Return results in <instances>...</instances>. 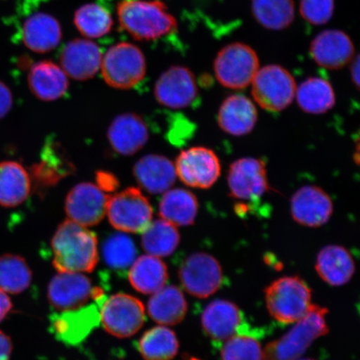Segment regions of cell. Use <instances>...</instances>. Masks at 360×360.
Instances as JSON below:
<instances>
[{
	"mask_svg": "<svg viewBox=\"0 0 360 360\" xmlns=\"http://www.w3.org/2000/svg\"><path fill=\"white\" fill-rule=\"evenodd\" d=\"M129 271V280L135 290L143 295H154L167 283V265L150 255L135 259Z\"/></svg>",
	"mask_w": 360,
	"mask_h": 360,
	"instance_id": "29",
	"label": "cell"
},
{
	"mask_svg": "<svg viewBox=\"0 0 360 360\" xmlns=\"http://www.w3.org/2000/svg\"><path fill=\"white\" fill-rule=\"evenodd\" d=\"M295 98L301 110L310 115H322L335 105L334 89L328 80L309 78L297 86Z\"/></svg>",
	"mask_w": 360,
	"mask_h": 360,
	"instance_id": "32",
	"label": "cell"
},
{
	"mask_svg": "<svg viewBox=\"0 0 360 360\" xmlns=\"http://www.w3.org/2000/svg\"><path fill=\"white\" fill-rule=\"evenodd\" d=\"M41 158V162L32 169L33 178L38 186L51 187L73 173L74 165L67 159L64 150L56 141H48L45 143Z\"/></svg>",
	"mask_w": 360,
	"mask_h": 360,
	"instance_id": "31",
	"label": "cell"
},
{
	"mask_svg": "<svg viewBox=\"0 0 360 360\" xmlns=\"http://www.w3.org/2000/svg\"><path fill=\"white\" fill-rule=\"evenodd\" d=\"M229 195L238 200H255L270 188L266 165L262 160L246 157L229 166L228 173Z\"/></svg>",
	"mask_w": 360,
	"mask_h": 360,
	"instance_id": "13",
	"label": "cell"
},
{
	"mask_svg": "<svg viewBox=\"0 0 360 360\" xmlns=\"http://www.w3.org/2000/svg\"><path fill=\"white\" fill-rule=\"evenodd\" d=\"M176 335L165 326L150 328L139 341V349L145 360H172L178 354Z\"/></svg>",
	"mask_w": 360,
	"mask_h": 360,
	"instance_id": "34",
	"label": "cell"
},
{
	"mask_svg": "<svg viewBox=\"0 0 360 360\" xmlns=\"http://www.w3.org/2000/svg\"><path fill=\"white\" fill-rule=\"evenodd\" d=\"M173 224L163 219L152 221L142 233L141 244L148 255L155 257H167L176 250L180 236Z\"/></svg>",
	"mask_w": 360,
	"mask_h": 360,
	"instance_id": "33",
	"label": "cell"
},
{
	"mask_svg": "<svg viewBox=\"0 0 360 360\" xmlns=\"http://www.w3.org/2000/svg\"><path fill=\"white\" fill-rule=\"evenodd\" d=\"M22 39L25 46L30 51L39 53L51 51L61 41L60 22L48 13H35L25 22Z\"/></svg>",
	"mask_w": 360,
	"mask_h": 360,
	"instance_id": "25",
	"label": "cell"
},
{
	"mask_svg": "<svg viewBox=\"0 0 360 360\" xmlns=\"http://www.w3.org/2000/svg\"><path fill=\"white\" fill-rule=\"evenodd\" d=\"M103 79L110 87L129 89L141 82L146 75V60L143 52L130 43L114 45L102 58Z\"/></svg>",
	"mask_w": 360,
	"mask_h": 360,
	"instance_id": "5",
	"label": "cell"
},
{
	"mask_svg": "<svg viewBox=\"0 0 360 360\" xmlns=\"http://www.w3.org/2000/svg\"><path fill=\"white\" fill-rule=\"evenodd\" d=\"M188 304L181 290L169 285L152 295L148 303V314L161 326H175L184 321Z\"/></svg>",
	"mask_w": 360,
	"mask_h": 360,
	"instance_id": "28",
	"label": "cell"
},
{
	"mask_svg": "<svg viewBox=\"0 0 360 360\" xmlns=\"http://www.w3.org/2000/svg\"><path fill=\"white\" fill-rule=\"evenodd\" d=\"M221 360H264V350L254 336L237 335L225 341Z\"/></svg>",
	"mask_w": 360,
	"mask_h": 360,
	"instance_id": "39",
	"label": "cell"
},
{
	"mask_svg": "<svg viewBox=\"0 0 360 360\" xmlns=\"http://www.w3.org/2000/svg\"><path fill=\"white\" fill-rule=\"evenodd\" d=\"M259 69V60L253 49L244 43L226 45L218 53L214 70L224 88L244 89L252 83Z\"/></svg>",
	"mask_w": 360,
	"mask_h": 360,
	"instance_id": "7",
	"label": "cell"
},
{
	"mask_svg": "<svg viewBox=\"0 0 360 360\" xmlns=\"http://www.w3.org/2000/svg\"><path fill=\"white\" fill-rule=\"evenodd\" d=\"M103 256L110 267L123 269L131 266L136 248L132 238L121 232L108 238L103 247Z\"/></svg>",
	"mask_w": 360,
	"mask_h": 360,
	"instance_id": "38",
	"label": "cell"
},
{
	"mask_svg": "<svg viewBox=\"0 0 360 360\" xmlns=\"http://www.w3.org/2000/svg\"><path fill=\"white\" fill-rule=\"evenodd\" d=\"M109 198L96 184L80 183L68 193L65 212L72 221L87 228L94 226L105 218Z\"/></svg>",
	"mask_w": 360,
	"mask_h": 360,
	"instance_id": "14",
	"label": "cell"
},
{
	"mask_svg": "<svg viewBox=\"0 0 360 360\" xmlns=\"http://www.w3.org/2000/svg\"><path fill=\"white\" fill-rule=\"evenodd\" d=\"M290 210L295 222L305 227L317 228L330 219L334 205L323 188L307 186L299 188L292 196Z\"/></svg>",
	"mask_w": 360,
	"mask_h": 360,
	"instance_id": "17",
	"label": "cell"
},
{
	"mask_svg": "<svg viewBox=\"0 0 360 360\" xmlns=\"http://www.w3.org/2000/svg\"><path fill=\"white\" fill-rule=\"evenodd\" d=\"M202 327L214 341H226L247 331L244 314L231 301L217 300L206 306L201 316Z\"/></svg>",
	"mask_w": 360,
	"mask_h": 360,
	"instance_id": "18",
	"label": "cell"
},
{
	"mask_svg": "<svg viewBox=\"0 0 360 360\" xmlns=\"http://www.w3.org/2000/svg\"><path fill=\"white\" fill-rule=\"evenodd\" d=\"M146 321V309L136 297L116 294L103 301L101 322L105 330L117 338H129L141 330Z\"/></svg>",
	"mask_w": 360,
	"mask_h": 360,
	"instance_id": "9",
	"label": "cell"
},
{
	"mask_svg": "<svg viewBox=\"0 0 360 360\" xmlns=\"http://www.w3.org/2000/svg\"><path fill=\"white\" fill-rule=\"evenodd\" d=\"M179 276L188 294L206 299L217 292L223 283V270L219 261L205 253L193 254L184 260Z\"/></svg>",
	"mask_w": 360,
	"mask_h": 360,
	"instance_id": "11",
	"label": "cell"
},
{
	"mask_svg": "<svg viewBox=\"0 0 360 360\" xmlns=\"http://www.w3.org/2000/svg\"><path fill=\"white\" fill-rule=\"evenodd\" d=\"M315 269L322 280L331 286H342L352 278L355 264L345 248L328 245L319 252Z\"/></svg>",
	"mask_w": 360,
	"mask_h": 360,
	"instance_id": "26",
	"label": "cell"
},
{
	"mask_svg": "<svg viewBox=\"0 0 360 360\" xmlns=\"http://www.w3.org/2000/svg\"><path fill=\"white\" fill-rule=\"evenodd\" d=\"M198 93L195 75L184 66L170 67L160 76L155 85L156 101L172 110L191 105Z\"/></svg>",
	"mask_w": 360,
	"mask_h": 360,
	"instance_id": "15",
	"label": "cell"
},
{
	"mask_svg": "<svg viewBox=\"0 0 360 360\" xmlns=\"http://www.w3.org/2000/svg\"><path fill=\"white\" fill-rule=\"evenodd\" d=\"M106 214L112 226L126 233H143L153 219L150 201L134 187L110 196Z\"/></svg>",
	"mask_w": 360,
	"mask_h": 360,
	"instance_id": "8",
	"label": "cell"
},
{
	"mask_svg": "<svg viewBox=\"0 0 360 360\" xmlns=\"http://www.w3.org/2000/svg\"><path fill=\"white\" fill-rule=\"evenodd\" d=\"M252 12L260 25L268 30H282L295 20L294 0H252Z\"/></svg>",
	"mask_w": 360,
	"mask_h": 360,
	"instance_id": "35",
	"label": "cell"
},
{
	"mask_svg": "<svg viewBox=\"0 0 360 360\" xmlns=\"http://www.w3.org/2000/svg\"><path fill=\"white\" fill-rule=\"evenodd\" d=\"M257 121L258 111L254 102L243 94L229 96L219 107V128L233 136H244L251 133Z\"/></svg>",
	"mask_w": 360,
	"mask_h": 360,
	"instance_id": "23",
	"label": "cell"
},
{
	"mask_svg": "<svg viewBox=\"0 0 360 360\" xmlns=\"http://www.w3.org/2000/svg\"><path fill=\"white\" fill-rule=\"evenodd\" d=\"M32 280V271L22 256H0V290L7 294L19 295L28 289Z\"/></svg>",
	"mask_w": 360,
	"mask_h": 360,
	"instance_id": "36",
	"label": "cell"
},
{
	"mask_svg": "<svg viewBox=\"0 0 360 360\" xmlns=\"http://www.w3.org/2000/svg\"><path fill=\"white\" fill-rule=\"evenodd\" d=\"M177 177L186 186L208 190L221 174L217 155L209 148L196 146L180 152L174 163Z\"/></svg>",
	"mask_w": 360,
	"mask_h": 360,
	"instance_id": "10",
	"label": "cell"
},
{
	"mask_svg": "<svg viewBox=\"0 0 360 360\" xmlns=\"http://www.w3.org/2000/svg\"><path fill=\"white\" fill-rule=\"evenodd\" d=\"M327 309L311 306L305 316L280 340L269 343L264 350L265 360H298L318 338L328 334Z\"/></svg>",
	"mask_w": 360,
	"mask_h": 360,
	"instance_id": "3",
	"label": "cell"
},
{
	"mask_svg": "<svg viewBox=\"0 0 360 360\" xmlns=\"http://www.w3.org/2000/svg\"><path fill=\"white\" fill-rule=\"evenodd\" d=\"M352 64H351V77H352L353 82L355 84V86L359 88V56H356L354 58H353Z\"/></svg>",
	"mask_w": 360,
	"mask_h": 360,
	"instance_id": "45",
	"label": "cell"
},
{
	"mask_svg": "<svg viewBox=\"0 0 360 360\" xmlns=\"http://www.w3.org/2000/svg\"><path fill=\"white\" fill-rule=\"evenodd\" d=\"M13 94L6 84L0 81V120L4 118L12 109Z\"/></svg>",
	"mask_w": 360,
	"mask_h": 360,
	"instance_id": "41",
	"label": "cell"
},
{
	"mask_svg": "<svg viewBox=\"0 0 360 360\" xmlns=\"http://www.w3.org/2000/svg\"><path fill=\"white\" fill-rule=\"evenodd\" d=\"M49 303L60 311L82 307L103 296L94 287L91 280L82 273H58L48 286Z\"/></svg>",
	"mask_w": 360,
	"mask_h": 360,
	"instance_id": "12",
	"label": "cell"
},
{
	"mask_svg": "<svg viewBox=\"0 0 360 360\" xmlns=\"http://www.w3.org/2000/svg\"><path fill=\"white\" fill-rule=\"evenodd\" d=\"M121 27L141 41H151L173 33L177 21L159 0H124L117 7Z\"/></svg>",
	"mask_w": 360,
	"mask_h": 360,
	"instance_id": "2",
	"label": "cell"
},
{
	"mask_svg": "<svg viewBox=\"0 0 360 360\" xmlns=\"http://www.w3.org/2000/svg\"><path fill=\"white\" fill-rule=\"evenodd\" d=\"M32 183L31 176L21 164L15 161L0 163V205L15 208L28 199Z\"/></svg>",
	"mask_w": 360,
	"mask_h": 360,
	"instance_id": "27",
	"label": "cell"
},
{
	"mask_svg": "<svg viewBox=\"0 0 360 360\" xmlns=\"http://www.w3.org/2000/svg\"><path fill=\"white\" fill-rule=\"evenodd\" d=\"M12 307L11 300L7 292L0 290V322L3 321L4 318L7 316Z\"/></svg>",
	"mask_w": 360,
	"mask_h": 360,
	"instance_id": "44",
	"label": "cell"
},
{
	"mask_svg": "<svg viewBox=\"0 0 360 360\" xmlns=\"http://www.w3.org/2000/svg\"><path fill=\"white\" fill-rule=\"evenodd\" d=\"M96 181V186L105 193L112 192L119 186L118 179L114 174L106 171H100L97 173Z\"/></svg>",
	"mask_w": 360,
	"mask_h": 360,
	"instance_id": "42",
	"label": "cell"
},
{
	"mask_svg": "<svg viewBox=\"0 0 360 360\" xmlns=\"http://www.w3.org/2000/svg\"><path fill=\"white\" fill-rule=\"evenodd\" d=\"M301 360H314V359H301Z\"/></svg>",
	"mask_w": 360,
	"mask_h": 360,
	"instance_id": "46",
	"label": "cell"
},
{
	"mask_svg": "<svg viewBox=\"0 0 360 360\" xmlns=\"http://www.w3.org/2000/svg\"><path fill=\"white\" fill-rule=\"evenodd\" d=\"M134 176L139 186L152 195L170 190L177 179L173 162L160 155L142 157L134 166Z\"/></svg>",
	"mask_w": 360,
	"mask_h": 360,
	"instance_id": "22",
	"label": "cell"
},
{
	"mask_svg": "<svg viewBox=\"0 0 360 360\" xmlns=\"http://www.w3.org/2000/svg\"><path fill=\"white\" fill-rule=\"evenodd\" d=\"M251 85L254 101L261 109L269 112H281L295 98V79L290 72L281 65L259 68Z\"/></svg>",
	"mask_w": 360,
	"mask_h": 360,
	"instance_id": "6",
	"label": "cell"
},
{
	"mask_svg": "<svg viewBox=\"0 0 360 360\" xmlns=\"http://www.w3.org/2000/svg\"><path fill=\"white\" fill-rule=\"evenodd\" d=\"M199 212V201L184 188H170L160 202V215L175 226H188L195 223Z\"/></svg>",
	"mask_w": 360,
	"mask_h": 360,
	"instance_id": "30",
	"label": "cell"
},
{
	"mask_svg": "<svg viewBox=\"0 0 360 360\" xmlns=\"http://www.w3.org/2000/svg\"><path fill=\"white\" fill-rule=\"evenodd\" d=\"M102 53L88 39H75L63 49L60 64L67 76L78 81L92 79L101 69Z\"/></svg>",
	"mask_w": 360,
	"mask_h": 360,
	"instance_id": "20",
	"label": "cell"
},
{
	"mask_svg": "<svg viewBox=\"0 0 360 360\" xmlns=\"http://www.w3.org/2000/svg\"><path fill=\"white\" fill-rule=\"evenodd\" d=\"M268 311L276 321L290 325L304 318L311 308V290L302 278L282 277L265 290Z\"/></svg>",
	"mask_w": 360,
	"mask_h": 360,
	"instance_id": "4",
	"label": "cell"
},
{
	"mask_svg": "<svg viewBox=\"0 0 360 360\" xmlns=\"http://www.w3.org/2000/svg\"><path fill=\"white\" fill-rule=\"evenodd\" d=\"M103 297L82 307L55 315L51 321L53 334L58 340L70 345H78L86 339L101 323Z\"/></svg>",
	"mask_w": 360,
	"mask_h": 360,
	"instance_id": "16",
	"label": "cell"
},
{
	"mask_svg": "<svg viewBox=\"0 0 360 360\" xmlns=\"http://www.w3.org/2000/svg\"><path fill=\"white\" fill-rule=\"evenodd\" d=\"M75 25L85 37L97 39L110 33L112 26L110 13L96 4H85L75 12Z\"/></svg>",
	"mask_w": 360,
	"mask_h": 360,
	"instance_id": "37",
	"label": "cell"
},
{
	"mask_svg": "<svg viewBox=\"0 0 360 360\" xmlns=\"http://www.w3.org/2000/svg\"><path fill=\"white\" fill-rule=\"evenodd\" d=\"M112 150L120 155L136 154L148 141V129L142 117L125 112L112 121L107 134Z\"/></svg>",
	"mask_w": 360,
	"mask_h": 360,
	"instance_id": "21",
	"label": "cell"
},
{
	"mask_svg": "<svg viewBox=\"0 0 360 360\" xmlns=\"http://www.w3.org/2000/svg\"><path fill=\"white\" fill-rule=\"evenodd\" d=\"M53 267L58 273H91L98 262V238L87 227L67 219L51 241Z\"/></svg>",
	"mask_w": 360,
	"mask_h": 360,
	"instance_id": "1",
	"label": "cell"
},
{
	"mask_svg": "<svg viewBox=\"0 0 360 360\" xmlns=\"http://www.w3.org/2000/svg\"><path fill=\"white\" fill-rule=\"evenodd\" d=\"M300 11L309 24L326 25L334 15L335 0H300Z\"/></svg>",
	"mask_w": 360,
	"mask_h": 360,
	"instance_id": "40",
	"label": "cell"
},
{
	"mask_svg": "<svg viewBox=\"0 0 360 360\" xmlns=\"http://www.w3.org/2000/svg\"><path fill=\"white\" fill-rule=\"evenodd\" d=\"M13 351V344L10 337L0 330V360H10Z\"/></svg>",
	"mask_w": 360,
	"mask_h": 360,
	"instance_id": "43",
	"label": "cell"
},
{
	"mask_svg": "<svg viewBox=\"0 0 360 360\" xmlns=\"http://www.w3.org/2000/svg\"><path fill=\"white\" fill-rule=\"evenodd\" d=\"M28 84L36 98L46 102L60 100L69 89V80L65 71L49 60L35 63L30 68Z\"/></svg>",
	"mask_w": 360,
	"mask_h": 360,
	"instance_id": "24",
	"label": "cell"
},
{
	"mask_svg": "<svg viewBox=\"0 0 360 360\" xmlns=\"http://www.w3.org/2000/svg\"><path fill=\"white\" fill-rule=\"evenodd\" d=\"M310 55L326 70L342 69L353 60L354 45L347 34L339 30H323L310 44Z\"/></svg>",
	"mask_w": 360,
	"mask_h": 360,
	"instance_id": "19",
	"label": "cell"
}]
</instances>
